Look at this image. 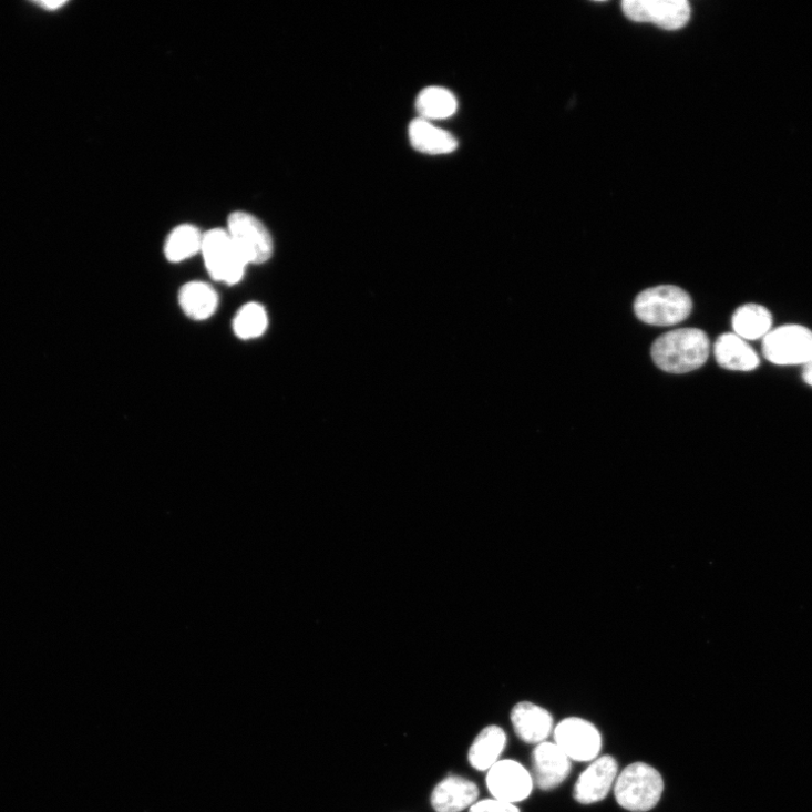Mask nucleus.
<instances>
[{
  "mask_svg": "<svg viewBox=\"0 0 812 812\" xmlns=\"http://www.w3.org/2000/svg\"><path fill=\"white\" fill-rule=\"evenodd\" d=\"M554 742L573 762L587 763L599 758L603 738L597 727L583 718L559 721L553 731Z\"/></svg>",
  "mask_w": 812,
  "mask_h": 812,
  "instance_id": "423d86ee",
  "label": "nucleus"
},
{
  "mask_svg": "<svg viewBox=\"0 0 812 812\" xmlns=\"http://www.w3.org/2000/svg\"><path fill=\"white\" fill-rule=\"evenodd\" d=\"M507 746V733L503 728L489 726L473 741L469 762L477 771H489L498 762Z\"/></svg>",
  "mask_w": 812,
  "mask_h": 812,
  "instance_id": "4468645a",
  "label": "nucleus"
},
{
  "mask_svg": "<svg viewBox=\"0 0 812 812\" xmlns=\"http://www.w3.org/2000/svg\"><path fill=\"white\" fill-rule=\"evenodd\" d=\"M710 340L699 329H679L658 338L651 348L655 363L670 373L701 368L710 356Z\"/></svg>",
  "mask_w": 812,
  "mask_h": 812,
  "instance_id": "f257e3e1",
  "label": "nucleus"
},
{
  "mask_svg": "<svg viewBox=\"0 0 812 812\" xmlns=\"http://www.w3.org/2000/svg\"><path fill=\"white\" fill-rule=\"evenodd\" d=\"M621 11L633 22L651 23L667 31L683 28L692 16L686 0H624Z\"/></svg>",
  "mask_w": 812,
  "mask_h": 812,
  "instance_id": "0eeeda50",
  "label": "nucleus"
},
{
  "mask_svg": "<svg viewBox=\"0 0 812 812\" xmlns=\"http://www.w3.org/2000/svg\"><path fill=\"white\" fill-rule=\"evenodd\" d=\"M486 787L494 799L516 804L531 796L534 779L520 762L503 760L487 771Z\"/></svg>",
  "mask_w": 812,
  "mask_h": 812,
  "instance_id": "1a4fd4ad",
  "label": "nucleus"
},
{
  "mask_svg": "<svg viewBox=\"0 0 812 812\" xmlns=\"http://www.w3.org/2000/svg\"><path fill=\"white\" fill-rule=\"evenodd\" d=\"M204 234L193 225L176 227L165 243V257L169 263H182L202 253Z\"/></svg>",
  "mask_w": 812,
  "mask_h": 812,
  "instance_id": "6ab92c4d",
  "label": "nucleus"
},
{
  "mask_svg": "<svg viewBox=\"0 0 812 812\" xmlns=\"http://www.w3.org/2000/svg\"><path fill=\"white\" fill-rule=\"evenodd\" d=\"M480 791L475 783L460 777H449L434 788L431 805L435 812H461L472 806Z\"/></svg>",
  "mask_w": 812,
  "mask_h": 812,
  "instance_id": "ddd939ff",
  "label": "nucleus"
},
{
  "mask_svg": "<svg viewBox=\"0 0 812 812\" xmlns=\"http://www.w3.org/2000/svg\"><path fill=\"white\" fill-rule=\"evenodd\" d=\"M693 301L689 294L676 286H658L638 295L635 314L643 322L655 327H670L690 317Z\"/></svg>",
  "mask_w": 812,
  "mask_h": 812,
  "instance_id": "7ed1b4c3",
  "label": "nucleus"
},
{
  "mask_svg": "<svg viewBox=\"0 0 812 812\" xmlns=\"http://www.w3.org/2000/svg\"><path fill=\"white\" fill-rule=\"evenodd\" d=\"M511 720L518 738L530 744L547 741L554 731V719L546 709L531 702L514 707Z\"/></svg>",
  "mask_w": 812,
  "mask_h": 812,
  "instance_id": "f8f14e48",
  "label": "nucleus"
},
{
  "mask_svg": "<svg viewBox=\"0 0 812 812\" xmlns=\"http://www.w3.org/2000/svg\"><path fill=\"white\" fill-rule=\"evenodd\" d=\"M772 325L771 311L758 304L740 306L732 317L734 335L743 340L764 339L772 331Z\"/></svg>",
  "mask_w": 812,
  "mask_h": 812,
  "instance_id": "a211bd4d",
  "label": "nucleus"
},
{
  "mask_svg": "<svg viewBox=\"0 0 812 812\" xmlns=\"http://www.w3.org/2000/svg\"><path fill=\"white\" fill-rule=\"evenodd\" d=\"M534 784L551 791L564 783L572 773L573 761L553 741L537 744L532 756Z\"/></svg>",
  "mask_w": 812,
  "mask_h": 812,
  "instance_id": "9d476101",
  "label": "nucleus"
},
{
  "mask_svg": "<svg viewBox=\"0 0 812 812\" xmlns=\"http://www.w3.org/2000/svg\"><path fill=\"white\" fill-rule=\"evenodd\" d=\"M202 254L214 280L233 286L243 279L247 264L227 230L212 229L204 234Z\"/></svg>",
  "mask_w": 812,
  "mask_h": 812,
  "instance_id": "39448f33",
  "label": "nucleus"
},
{
  "mask_svg": "<svg viewBox=\"0 0 812 812\" xmlns=\"http://www.w3.org/2000/svg\"><path fill=\"white\" fill-rule=\"evenodd\" d=\"M802 379L805 384L812 388V356L803 364Z\"/></svg>",
  "mask_w": 812,
  "mask_h": 812,
  "instance_id": "5701e85b",
  "label": "nucleus"
},
{
  "mask_svg": "<svg viewBox=\"0 0 812 812\" xmlns=\"http://www.w3.org/2000/svg\"><path fill=\"white\" fill-rule=\"evenodd\" d=\"M613 790L617 804L624 810L648 812L660 802L665 782L654 767L636 762L618 773Z\"/></svg>",
  "mask_w": 812,
  "mask_h": 812,
  "instance_id": "f03ea898",
  "label": "nucleus"
},
{
  "mask_svg": "<svg viewBox=\"0 0 812 812\" xmlns=\"http://www.w3.org/2000/svg\"><path fill=\"white\" fill-rule=\"evenodd\" d=\"M715 357L721 367L734 371H751L760 366L756 350L734 333L719 337L715 345Z\"/></svg>",
  "mask_w": 812,
  "mask_h": 812,
  "instance_id": "2eb2a0df",
  "label": "nucleus"
},
{
  "mask_svg": "<svg viewBox=\"0 0 812 812\" xmlns=\"http://www.w3.org/2000/svg\"><path fill=\"white\" fill-rule=\"evenodd\" d=\"M227 233L247 265H263L274 255V241L265 225L254 215L233 213Z\"/></svg>",
  "mask_w": 812,
  "mask_h": 812,
  "instance_id": "20e7f679",
  "label": "nucleus"
},
{
  "mask_svg": "<svg viewBox=\"0 0 812 812\" xmlns=\"http://www.w3.org/2000/svg\"><path fill=\"white\" fill-rule=\"evenodd\" d=\"M470 812H521L516 804L500 801L496 799H486L475 802Z\"/></svg>",
  "mask_w": 812,
  "mask_h": 812,
  "instance_id": "4be33fe9",
  "label": "nucleus"
},
{
  "mask_svg": "<svg viewBox=\"0 0 812 812\" xmlns=\"http://www.w3.org/2000/svg\"><path fill=\"white\" fill-rule=\"evenodd\" d=\"M763 353L779 366H803L812 356V331L801 326L778 328L764 338Z\"/></svg>",
  "mask_w": 812,
  "mask_h": 812,
  "instance_id": "6e6552de",
  "label": "nucleus"
},
{
  "mask_svg": "<svg viewBox=\"0 0 812 812\" xmlns=\"http://www.w3.org/2000/svg\"><path fill=\"white\" fill-rule=\"evenodd\" d=\"M618 763L610 757H599L580 774L574 788V799L580 804L603 801L614 789Z\"/></svg>",
  "mask_w": 812,
  "mask_h": 812,
  "instance_id": "9b49d317",
  "label": "nucleus"
},
{
  "mask_svg": "<svg viewBox=\"0 0 812 812\" xmlns=\"http://www.w3.org/2000/svg\"><path fill=\"white\" fill-rule=\"evenodd\" d=\"M235 335L241 340L261 337L268 328V316L265 307L257 302L244 305L233 323Z\"/></svg>",
  "mask_w": 812,
  "mask_h": 812,
  "instance_id": "412c9836",
  "label": "nucleus"
},
{
  "mask_svg": "<svg viewBox=\"0 0 812 812\" xmlns=\"http://www.w3.org/2000/svg\"><path fill=\"white\" fill-rule=\"evenodd\" d=\"M409 137L417 151L430 155L450 154L459 146L451 133L433 126L430 121L421 117L411 122Z\"/></svg>",
  "mask_w": 812,
  "mask_h": 812,
  "instance_id": "dca6fc26",
  "label": "nucleus"
},
{
  "mask_svg": "<svg viewBox=\"0 0 812 812\" xmlns=\"http://www.w3.org/2000/svg\"><path fill=\"white\" fill-rule=\"evenodd\" d=\"M178 301L187 318L205 321L215 315L218 294L206 282L193 281L181 288Z\"/></svg>",
  "mask_w": 812,
  "mask_h": 812,
  "instance_id": "f3484780",
  "label": "nucleus"
},
{
  "mask_svg": "<svg viewBox=\"0 0 812 812\" xmlns=\"http://www.w3.org/2000/svg\"><path fill=\"white\" fill-rule=\"evenodd\" d=\"M415 106L420 117L431 122L432 120H444L454 115L459 103L451 91L431 86L421 91Z\"/></svg>",
  "mask_w": 812,
  "mask_h": 812,
  "instance_id": "aec40b11",
  "label": "nucleus"
},
{
  "mask_svg": "<svg viewBox=\"0 0 812 812\" xmlns=\"http://www.w3.org/2000/svg\"><path fill=\"white\" fill-rule=\"evenodd\" d=\"M66 2H41L39 3L40 7L48 11H55L60 9L61 7H64Z\"/></svg>",
  "mask_w": 812,
  "mask_h": 812,
  "instance_id": "b1692460",
  "label": "nucleus"
}]
</instances>
